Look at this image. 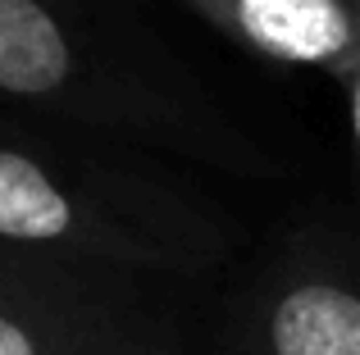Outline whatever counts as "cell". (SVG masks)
<instances>
[{
  "instance_id": "cell-1",
  "label": "cell",
  "mask_w": 360,
  "mask_h": 355,
  "mask_svg": "<svg viewBox=\"0 0 360 355\" xmlns=\"http://www.w3.org/2000/svg\"><path fill=\"white\" fill-rule=\"evenodd\" d=\"M0 105L238 182L278 178L141 0H0Z\"/></svg>"
},
{
  "instance_id": "cell-2",
  "label": "cell",
  "mask_w": 360,
  "mask_h": 355,
  "mask_svg": "<svg viewBox=\"0 0 360 355\" xmlns=\"http://www.w3.org/2000/svg\"><path fill=\"white\" fill-rule=\"evenodd\" d=\"M0 246L219 283L242 228L169 155L0 109Z\"/></svg>"
},
{
  "instance_id": "cell-3",
  "label": "cell",
  "mask_w": 360,
  "mask_h": 355,
  "mask_svg": "<svg viewBox=\"0 0 360 355\" xmlns=\"http://www.w3.org/2000/svg\"><path fill=\"white\" fill-rule=\"evenodd\" d=\"M219 283L0 246V355H205Z\"/></svg>"
},
{
  "instance_id": "cell-4",
  "label": "cell",
  "mask_w": 360,
  "mask_h": 355,
  "mask_svg": "<svg viewBox=\"0 0 360 355\" xmlns=\"http://www.w3.org/2000/svg\"><path fill=\"white\" fill-rule=\"evenodd\" d=\"M205 355H360V223L310 210L214 287Z\"/></svg>"
},
{
  "instance_id": "cell-5",
  "label": "cell",
  "mask_w": 360,
  "mask_h": 355,
  "mask_svg": "<svg viewBox=\"0 0 360 355\" xmlns=\"http://www.w3.org/2000/svg\"><path fill=\"white\" fill-rule=\"evenodd\" d=\"M224 41L278 69L352 78L360 69V0H178Z\"/></svg>"
},
{
  "instance_id": "cell-6",
  "label": "cell",
  "mask_w": 360,
  "mask_h": 355,
  "mask_svg": "<svg viewBox=\"0 0 360 355\" xmlns=\"http://www.w3.org/2000/svg\"><path fill=\"white\" fill-rule=\"evenodd\" d=\"M342 96H347V142H352V164L360 178V69L352 78H342Z\"/></svg>"
}]
</instances>
